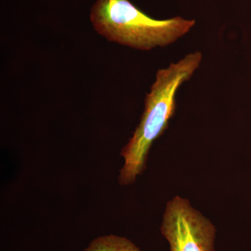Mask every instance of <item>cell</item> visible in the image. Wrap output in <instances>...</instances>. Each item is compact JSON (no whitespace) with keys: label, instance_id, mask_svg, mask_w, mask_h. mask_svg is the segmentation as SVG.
Returning a JSON list of instances; mask_svg holds the SVG:
<instances>
[{"label":"cell","instance_id":"7a4b0ae2","mask_svg":"<svg viewBox=\"0 0 251 251\" xmlns=\"http://www.w3.org/2000/svg\"><path fill=\"white\" fill-rule=\"evenodd\" d=\"M90 21L96 31L107 40L140 50L170 45L196 25L195 20L180 16L155 19L129 0H97Z\"/></svg>","mask_w":251,"mask_h":251},{"label":"cell","instance_id":"277c9868","mask_svg":"<svg viewBox=\"0 0 251 251\" xmlns=\"http://www.w3.org/2000/svg\"><path fill=\"white\" fill-rule=\"evenodd\" d=\"M85 251H140L129 239L110 234L96 238Z\"/></svg>","mask_w":251,"mask_h":251},{"label":"cell","instance_id":"6da1fadb","mask_svg":"<svg viewBox=\"0 0 251 251\" xmlns=\"http://www.w3.org/2000/svg\"><path fill=\"white\" fill-rule=\"evenodd\" d=\"M202 59V53L196 51L157 72L156 80L150 93L147 94L139 125L122 150L125 164L119 176L120 185L133 184L137 176L145 171L151 145L164 133L174 115L177 91L181 85L191 79Z\"/></svg>","mask_w":251,"mask_h":251},{"label":"cell","instance_id":"3957f363","mask_svg":"<svg viewBox=\"0 0 251 251\" xmlns=\"http://www.w3.org/2000/svg\"><path fill=\"white\" fill-rule=\"evenodd\" d=\"M161 234L171 251H214L216 228L209 219L176 196L167 203Z\"/></svg>","mask_w":251,"mask_h":251}]
</instances>
